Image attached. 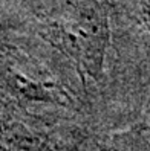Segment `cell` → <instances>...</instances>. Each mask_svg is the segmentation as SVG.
Segmentation results:
<instances>
[{
  "instance_id": "1",
  "label": "cell",
  "mask_w": 150,
  "mask_h": 151,
  "mask_svg": "<svg viewBox=\"0 0 150 151\" xmlns=\"http://www.w3.org/2000/svg\"><path fill=\"white\" fill-rule=\"evenodd\" d=\"M144 6H146V11H147V14L150 17V0H144Z\"/></svg>"
}]
</instances>
